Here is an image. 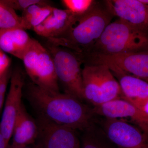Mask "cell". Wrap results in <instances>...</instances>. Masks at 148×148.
Returning <instances> with one entry per match:
<instances>
[{"instance_id": "cell-1", "label": "cell", "mask_w": 148, "mask_h": 148, "mask_svg": "<svg viewBox=\"0 0 148 148\" xmlns=\"http://www.w3.org/2000/svg\"><path fill=\"white\" fill-rule=\"evenodd\" d=\"M27 96L39 116L75 130L84 131L96 123L93 108L66 93L43 89L29 85Z\"/></svg>"}, {"instance_id": "cell-2", "label": "cell", "mask_w": 148, "mask_h": 148, "mask_svg": "<svg viewBox=\"0 0 148 148\" xmlns=\"http://www.w3.org/2000/svg\"><path fill=\"white\" fill-rule=\"evenodd\" d=\"M114 16L105 1L103 4L95 1L87 12L78 16L68 32L59 36L47 39L48 42L82 56L90 51Z\"/></svg>"}, {"instance_id": "cell-3", "label": "cell", "mask_w": 148, "mask_h": 148, "mask_svg": "<svg viewBox=\"0 0 148 148\" xmlns=\"http://www.w3.org/2000/svg\"><path fill=\"white\" fill-rule=\"evenodd\" d=\"M145 51H148V30L118 19L107 26L87 53L114 54Z\"/></svg>"}, {"instance_id": "cell-4", "label": "cell", "mask_w": 148, "mask_h": 148, "mask_svg": "<svg viewBox=\"0 0 148 148\" xmlns=\"http://www.w3.org/2000/svg\"><path fill=\"white\" fill-rule=\"evenodd\" d=\"M82 77L84 99L93 107L121 98L119 83L106 65L85 64Z\"/></svg>"}, {"instance_id": "cell-5", "label": "cell", "mask_w": 148, "mask_h": 148, "mask_svg": "<svg viewBox=\"0 0 148 148\" xmlns=\"http://www.w3.org/2000/svg\"><path fill=\"white\" fill-rule=\"evenodd\" d=\"M21 60L34 84L45 90L60 92L53 58L47 48L32 38Z\"/></svg>"}, {"instance_id": "cell-6", "label": "cell", "mask_w": 148, "mask_h": 148, "mask_svg": "<svg viewBox=\"0 0 148 148\" xmlns=\"http://www.w3.org/2000/svg\"><path fill=\"white\" fill-rule=\"evenodd\" d=\"M53 58L56 74L65 93L84 100L82 63L79 56L66 48L49 44L47 48Z\"/></svg>"}, {"instance_id": "cell-7", "label": "cell", "mask_w": 148, "mask_h": 148, "mask_svg": "<svg viewBox=\"0 0 148 148\" xmlns=\"http://www.w3.org/2000/svg\"><path fill=\"white\" fill-rule=\"evenodd\" d=\"M82 59L86 64L106 65L148 80V51L114 54L90 53Z\"/></svg>"}, {"instance_id": "cell-8", "label": "cell", "mask_w": 148, "mask_h": 148, "mask_svg": "<svg viewBox=\"0 0 148 148\" xmlns=\"http://www.w3.org/2000/svg\"><path fill=\"white\" fill-rule=\"evenodd\" d=\"M108 140L119 148H148V137L127 122L105 118L100 123Z\"/></svg>"}, {"instance_id": "cell-9", "label": "cell", "mask_w": 148, "mask_h": 148, "mask_svg": "<svg viewBox=\"0 0 148 148\" xmlns=\"http://www.w3.org/2000/svg\"><path fill=\"white\" fill-rule=\"evenodd\" d=\"M37 123L38 132L36 148H81L75 130L56 124L40 116Z\"/></svg>"}, {"instance_id": "cell-10", "label": "cell", "mask_w": 148, "mask_h": 148, "mask_svg": "<svg viewBox=\"0 0 148 148\" xmlns=\"http://www.w3.org/2000/svg\"><path fill=\"white\" fill-rule=\"evenodd\" d=\"M10 86L6 99L3 112L0 122V130L9 143L12 137L15 120L21 105L24 79L20 71L15 70L12 73Z\"/></svg>"}, {"instance_id": "cell-11", "label": "cell", "mask_w": 148, "mask_h": 148, "mask_svg": "<svg viewBox=\"0 0 148 148\" xmlns=\"http://www.w3.org/2000/svg\"><path fill=\"white\" fill-rule=\"evenodd\" d=\"M93 109L96 115L105 118L130 119L148 137V114L129 101L117 98L103 105L94 106Z\"/></svg>"}, {"instance_id": "cell-12", "label": "cell", "mask_w": 148, "mask_h": 148, "mask_svg": "<svg viewBox=\"0 0 148 148\" xmlns=\"http://www.w3.org/2000/svg\"><path fill=\"white\" fill-rule=\"evenodd\" d=\"M114 16L140 29L148 30V5L140 0L105 1Z\"/></svg>"}, {"instance_id": "cell-13", "label": "cell", "mask_w": 148, "mask_h": 148, "mask_svg": "<svg viewBox=\"0 0 148 148\" xmlns=\"http://www.w3.org/2000/svg\"><path fill=\"white\" fill-rule=\"evenodd\" d=\"M109 69L119 83L121 92V98L142 110L148 101V83L117 69Z\"/></svg>"}, {"instance_id": "cell-14", "label": "cell", "mask_w": 148, "mask_h": 148, "mask_svg": "<svg viewBox=\"0 0 148 148\" xmlns=\"http://www.w3.org/2000/svg\"><path fill=\"white\" fill-rule=\"evenodd\" d=\"M78 17L68 10L53 8L51 13L33 30L39 36L47 39L59 36L75 24Z\"/></svg>"}, {"instance_id": "cell-15", "label": "cell", "mask_w": 148, "mask_h": 148, "mask_svg": "<svg viewBox=\"0 0 148 148\" xmlns=\"http://www.w3.org/2000/svg\"><path fill=\"white\" fill-rule=\"evenodd\" d=\"M38 132L37 122L30 116L22 104L14 123L10 148L28 147L36 142Z\"/></svg>"}, {"instance_id": "cell-16", "label": "cell", "mask_w": 148, "mask_h": 148, "mask_svg": "<svg viewBox=\"0 0 148 148\" xmlns=\"http://www.w3.org/2000/svg\"><path fill=\"white\" fill-rule=\"evenodd\" d=\"M32 40L21 28H14L0 31V48L21 60Z\"/></svg>"}, {"instance_id": "cell-17", "label": "cell", "mask_w": 148, "mask_h": 148, "mask_svg": "<svg viewBox=\"0 0 148 148\" xmlns=\"http://www.w3.org/2000/svg\"><path fill=\"white\" fill-rule=\"evenodd\" d=\"M53 7L49 5L35 4L22 12L21 16L22 29H34L52 12Z\"/></svg>"}, {"instance_id": "cell-18", "label": "cell", "mask_w": 148, "mask_h": 148, "mask_svg": "<svg viewBox=\"0 0 148 148\" xmlns=\"http://www.w3.org/2000/svg\"><path fill=\"white\" fill-rule=\"evenodd\" d=\"M83 132L81 148H112L111 142L96 123Z\"/></svg>"}, {"instance_id": "cell-19", "label": "cell", "mask_w": 148, "mask_h": 148, "mask_svg": "<svg viewBox=\"0 0 148 148\" xmlns=\"http://www.w3.org/2000/svg\"><path fill=\"white\" fill-rule=\"evenodd\" d=\"M14 28H21V16L0 0V31Z\"/></svg>"}, {"instance_id": "cell-20", "label": "cell", "mask_w": 148, "mask_h": 148, "mask_svg": "<svg viewBox=\"0 0 148 148\" xmlns=\"http://www.w3.org/2000/svg\"><path fill=\"white\" fill-rule=\"evenodd\" d=\"M63 4L71 13L76 16H80L90 9L94 1L92 0H63Z\"/></svg>"}, {"instance_id": "cell-21", "label": "cell", "mask_w": 148, "mask_h": 148, "mask_svg": "<svg viewBox=\"0 0 148 148\" xmlns=\"http://www.w3.org/2000/svg\"><path fill=\"white\" fill-rule=\"evenodd\" d=\"M2 2L14 10L24 11L30 6L35 4L48 5L47 1L41 0H1Z\"/></svg>"}, {"instance_id": "cell-22", "label": "cell", "mask_w": 148, "mask_h": 148, "mask_svg": "<svg viewBox=\"0 0 148 148\" xmlns=\"http://www.w3.org/2000/svg\"><path fill=\"white\" fill-rule=\"evenodd\" d=\"M11 74L9 68L0 76V111L4 103L6 91Z\"/></svg>"}, {"instance_id": "cell-23", "label": "cell", "mask_w": 148, "mask_h": 148, "mask_svg": "<svg viewBox=\"0 0 148 148\" xmlns=\"http://www.w3.org/2000/svg\"><path fill=\"white\" fill-rule=\"evenodd\" d=\"M10 60L0 48V76L10 68Z\"/></svg>"}, {"instance_id": "cell-24", "label": "cell", "mask_w": 148, "mask_h": 148, "mask_svg": "<svg viewBox=\"0 0 148 148\" xmlns=\"http://www.w3.org/2000/svg\"><path fill=\"white\" fill-rule=\"evenodd\" d=\"M8 144L0 130V148H8Z\"/></svg>"}, {"instance_id": "cell-25", "label": "cell", "mask_w": 148, "mask_h": 148, "mask_svg": "<svg viewBox=\"0 0 148 148\" xmlns=\"http://www.w3.org/2000/svg\"><path fill=\"white\" fill-rule=\"evenodd\" d=\"M142 110L144 111L145 112H146V113L148 114V101L146 103L145 106L143 107V109H142Z\"/></svg>"}, {"instance_id": "cell-26", "label": "cell", "mask_w": 148, "mask_h": 148, "mask_svg": "<svg viewBox=\"0 0 148 148\" xmlns=\"http://www.w3.org/2000/svg\"><path fill=\"white\" fill-rule=\"evenodd\" d=\"M21 148H33L30 147H29V146H28V147H25Z\"/></svg>"}]
</instances>
